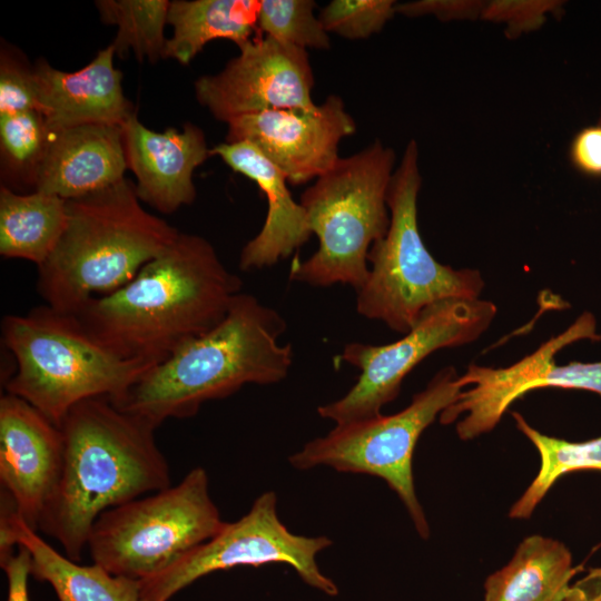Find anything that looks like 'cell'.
Returning <instances> with one entry per match:
<instances>
[{"instance_id":"cell-1","label":"cell","mask_w":601,"mask_h":601,"mask_svg":"<svg viewBox=\"0 0 601 601\" xmlns=\"http://www.w3.org/2000/svg\"><path fill=\"white\" fill-rule=\"evenodd\" d=\"M240 289L208 240L179 233L129 283L73 315L118 356L154 366L216 326Z\"/></svg>"},{"instance_id":"cell-2","label":"cell","mask_w":601,"mask_h":601,"mask_svg":"<svg viewBox=\"0 0 601 601\" xmlns=\"http://www.w3.org/2000/svg\"><path fill=\"white\" fill-rule=\"evenodd\" d=\"M62 467L37 531L80 562L91 528L105 511L171 485L169 465L149 422L109 396L76 404L60 424Z\"/></svg>"},{"instance_id":"cell-3","label":"cell","mask_w":601,"mask_h":601,"mask_svg":"<svg viewBox=\"0 0 601 601\" xmlns=\"http://www.w3.org/2000/svg\"><path fill=\"white\" fill-rule=\"evenodd\" d=\"M285 331L277 311L239 293L216 326L109 398L156 428L169 418L191 417L204 403L228 397L246 384L283 381L293 363L292 345L279 342Z\"/></svg>"},{"instance_id":"cell-4","label":"cell","mask_w":601,"mask_h":601,"mask_svg":"<svg viewBox=\"0 0 601 601\" xmlns=\"http://www.w3.org/2000/svg\"><path fill=\"white\" fill-rule=\"evenodd\" d=\"M178 234L141 206L135 184L126 178L69 199L61 237L38 266V293L51 308L76 314L92 298L129 283Z\"/></svg>"},{"instance_id":"cell-5","label":"cell","mask_w":601,"mask_h":601,"mask_svg":"<svg viewBox=\"0 0 601 601\" xmlns=\"http://www.w3.org/2000/svg\"><path fill=\"white\" fill-rule=\"evenodd\" d=\"M1 338L14 371L6 393L18 396L60 426L78 403L115 398L152 365L126 359L92 337L78 317L43 304L24 315H7Z\"/></svg>"},{"instance_id":"cell-6","label":"cell","mask_w":601,"mask_h":601,"mask_svg":"<svg viewBox=\"0 0 601 601\" xmlns=\"http://www.w3.org/2000/svg\"><path fill=\"white\" fill-rule=\"evenodd\" d=\"M394 151L375 141L318 177L300 197L317 250L294 260L289 278L312 286L344 284L358 290L367 279V256L388 229L386 196Z\"/></svg>"},{"instance_id":"cell-7","label":"cell","mask_w":601,"mask_h":601,"mask_svg":"<svg viewBox=\"0 0 601 601\" xmlns=\"http://www.w3.org/2000/svg\"><path fill=\"white\" fill-rule=\"evenodd\" d=\"M420 187L418 150L411 140L388 185L387 233L371 247L372 267L357 290L358 314L403 335L426 307L450 298H480L484 287L479 270L454 269L427 250L417 225Z\"/></svg>"},{"instance_id":"cell-8","label":"cell","mask_w":601,"mask_h":601,"mask_svg":"<svg viewBox=\"0 0 601 601\" xmlns=\"http://www.w3.org/2000/svg\"><path fill=\"white\" fill-rule=\"evenodd\" d=\"M224 524L209 493L207 472L198 466L176 485L101 513L87 549L92 563L140 581L211 539Z\"/></svg>"},{"instance_id":"cell-9","label":"cell","mask_w":601,"mask_h":601,"mask_svg":"<svg viewBox=\"0 0 601 601\" xmlns=\"http://www.w3.org/2000/svg\"><path fill=\"white\" fill-rule=\"evenodd\" d=\"M459 378L453 366L440 370L402 411L335 425L290 455L289 464L299 471L324 465L384 480L404 503L418 535L427 539L428 522L415 493L413 454L422 433L457 398Z\"/></svg>"},{"instance_id":"cell-10","label":"cell","mask_w":601,"mask_h":601,"mask_svg":"<svg viewBox=\"0 0 601 601\" xmlns=\"http://www.w3.org/2000/svg\"><path fill=\"white\" fill-rule=\"evenodd\" d=\"M496 306L481 298H450L426 307L398 341L385 345L348 343L339 358L361 373L337 401L321 405V417L336 425L381 415L394 401L405 376L425 357L441 348L476 341L491 325Z\"/></svg>"},{"instance_id":"cell-11","label":"cell","mask_w":601,"mask_h":601,"mask_svg":"<svg viewBox=\"0 0 601 601\" xmlns=\"http://www.w3.org/2000/svg\"><path fill=\"white\" fill-rule=\"evenodd\" d=\"M332 543L324 535L306 536L290 532L278 518L276 493L266 491L240 519L225 522L211 539L157 574L140 580V599L169 601L207 574L268 563H285L307 585L328 597H336L339 592L337 584L321 571L316 561V555Z\"/></svg>"},{"instance_id":"cell-12","label":"cell","mask_w":601,"mask_h":601,"mask_svg":"<svg viewBox=\"0 0 601 601\" xmlns=\"http://www.w3.org/2000/svg\"><path fill=\"white\" fill-rule=\"evenodd\" d=\"M600 338L594 315L583 312L564 332L510 366L493 368L470 364L459 378L463 390L441 413L440 422L447 425L463 416L456 424V433L467 441L492 431L510 405L531 391L556 387L583 390L601 396V361L560 365L554 358L572 343Z\"/></svg>"},{"instance_id":"cell-13","label":"cell","mask_w":601,"mask_h":601,"mask_svg":"<svg viewBox=\"0 0 601 601\" xmlns=\"http://www.w3.org/2000/svg\"><path fill=\"white\" fill-rule=\"evenodd\" d=\"M216 75L195 82L198 102L219 121L274 109H315L307 51L268 36L239 47Z\"/></svg>"},{"instance_id":"cell-14","label":"cell","mask_w":601,"mask_h":601,"mask_svg":"<svg viewBox=\"0 0 601 601\" xmlns=\"http://www.w3.org/2000/svg\"><path fill=\"white\" fill-rule=\"evenodd\" d=\"M356 131L341 97L331 95L315 109H274L236 117L227 122L225 142L255 145L293 185L329 171L339 141Z\"/></svg>"},{"instance_id":"cell-15","label":"cell","mask_w":601,"mask_h":601,"mask_svg":"<svg viewBox=\"0 0 601 601\" xmlns=\"http://www.w3.org/2000/svg\"><path fill=\"white\" fill-rule=\"evenodd\" d=\"M63 459L59 426L27 401L0 398V483L18 515L37 531L58 484Z\"/></svg>"},{"instance_id":"cell-16","label":"cell","mask_w":601,"mask_h":601,"mask_svg":"<svg viewBox=\"0 0 601 601\" xmlns=\"http://www.w3.org/2000/svg\"><path fill=\"white\" fill-rule=\"evenodd\" d=\"M127 167L136 176L140 201L162 214L190 205L196 197L194 170L209 157L204 131L191 122L162 132L131 115L122 125Z\"/></svg>"},{"instance_id":"cell-17","label":"cell","mask_w":601,"mask_h":601,"mask_svg":"<svg viewBox=\"0 0 601 601\" xmlns=\"http://www.w3.org/2000/svg\"><path fill=\"white\" fill-rule=\"evenodd\" d=\"M115 55L110 45L75 72L43 59L36 62L39 111L52 131L90 124L121 126L135 114L124 95L122 73L114 66Z\"/></svg>"},{"instance_id":"cell-18","label":"cell","mask_w":601,"mask_h":601,"mask_svg":"<svg viewBox=\"0 0 601 601\" xmlns=\"http://www.w3.org/2000/svg\"><path fill=\"white\" fill-rule=\"evenodd\" d=\"M121 126L90 124L52 131L35 190L66 200L108 188L127 169Z\"/></svg>"},{"instance_id":"cell-19","label":"cell","mask_w":601,"mask_h":601,"mask_svg":"<svg viewBox=\"0 0 601 601\" xmlns=\"http://www.w3.org/2000/svg\"><path fill=\"white\" fill-rule=\"evenodd\" d=\"M233 170L254 180L267 199V215L260 231L243 248V270L259 269L287 258L311 237L304 207L295 201L285 175L253 144L223 142L209 149Z\"/></svg>"},{"instance_id":"cell-20","label":"cell","mask_w":601,"mask_h":601,"mask_svg":"<svg viewBox=\"0 0 601 601\" xmlns=\"http://www.w3.org/2000/svg\"><path fill=\"white\" fill-rule=\"evenodd\" d=\"M18 545L31 555V575L47 582L58 601H141L139 581L115 575L100 565H83L49 544L17 513L13 503L1 494L0 558Z\"/></svg>"},{"instance_id":"cell-21","label":"cell","mask_w":601,"mask_h":601,"mask_svg":"<svg viewBox=\"0 0 601 601\" xmlns=\"http://www.w3.org/2000/svg\"><path fill=\"white\" fill-rule=\"evenodd\" d=\"M578 571L564 543L530 535L506 565L486 578L483 601H564Z\"/></svg>"},{"instance_id":"cell-22","label":"cell","mask_w":601,"mask_h":601,"mask_svg":"<svg viewBox=\"0 0 601 601\" xmlns=\"http://www.w3.org/2000/svg\"><path fill=\"white\" fill-rule=\"evenodd\" d=\"M260 0H175L170 1L167 23L173 37L167 39L165 59L188 65L216 39H229L238 47L254 40L258 29Z\"/></svg>"},{"instance_id":"cell-23","label":"cell","mask_w":601,"mask_h":601,"mask_svg":"<svg viewBox=\"0 0 601 601\" xmlns=\"http://www.w3.org/2000/svg\"><path fill=\"white\" fill-rule=\"evenodd\" d=\"M67 221V200L35 190L18 194L0 188V255L43 264Z\"/></svg>"},{"instance_id":"cell-24","label":"cell","mask_w":601,"mask_h":601,"mask_svg":"<svg viewBox=\"0 0 601 601\" xmlns=\"http://www.w3.org/2000/svg\"><path fill=\"white\" fill-rule=\"evenodd\" d=\"M512 416L516 427L538 450L540 467L525 492L512 505L510 518L529 519L562 475L575 471H601V435L582 442H571L539 432L518 412H512Z\"/></svg>"},{"instance_id":"cell-25","label":"cell","mask_w":601,"mask_h":601,"mask_svg":"<svg viewBox=\"0 0 601 601\" xmlns=\"http://www.w3.org/2000/svg\"><path fill=\"white\" fill-rule=\"evenodd\" d=\"M105 24L117 26L111 43L116 55L131 49L139 61L155 63L165 59V24L170 1L167 0H98L95 2Z\"/></svg>"},{"instance_id":"cell-26","label":"cell","mask_w":601,"mask_h":601,"mask_svg":"<svg viewBox=\"0 0 601 601\" xmlns=\"http://www.w3.org/2000/svg\"><path fill=\"white\" fill-rule=\"evenodd\" d=\"M52 136L38 110L0 115L2 166L22 184L36 185V175Z\"/></svg>"},{"instance_id":"cell-27","label":"cell","mask_w":601,"mask_h":601,"mask_svg":"<svg viewBox=\"0 0 601 601\" xmlns=\"http://www.w3.org/2000/svg\"><path fill=\"white\" fill-rule=\"evenodd\" d=\"M313 0H260L258 29L264 36L303 49H328L327 31L313 13Z\"/></svg>"},{"instance_id":"cell-28","label":"cell","mask_w":601,"mask_h":601,"mask_svg":"<svg viewBox=\"0 0 601 601\" xmlns=\"http://www.w3.org/2000/svg\"><path fill=\"white\" fill-rule=\"evenodd\" d=\"M392 0H333L319 13L324 29L356 40L378 32L395 12Z\"/></svg>"},{"instance_id":"cell-29","label":"cell","mask_w":601,"mask_h":601,"mask_svg":"<svg viewBox=\"0 0 601 601\" xmlns=\"http://www.w3.org/2000/svg\"><path fill=\"white\" fill-rule=\"evenodd\" d=\"M38 110V85L33 67L3 50L0 59V115Z\"/></svg>"},{"instance_id":"cell-30","label":"cell","mask_w":601,"mask_h":601,"mask_svg":"<svg viewBox=\"0 0 601 601\" xmlns=\"http://www.w3.org/2000/svg\"><path fill=\"white\" fill-rule=\"evenodd\" d=\"M8 581L7 601H30L28 579L31 575V555L27 548L18 545L10 555L0 559Z\"/></svg>"},{"instance_id":"cell-31","label":"cell","mask_w":601,"mask_h":601,"mask_svg":"<svg viewBox=\"0 0 601 601\" xmlns=\"http://www.w3.org/2000/svg\"><path fill=\"white\" fill-rule=\"evenodd\" d=\"M571 155L575 166L594 176L601 175V126L583 129L575 137Z\"/></svg>"},{"instance_id":"cell-32","label":"cell","mask_w":601,"mask_h":601,"mask_svg":"<svg viewBox=\"0 0 601 601\" xmlns=\"http://www.w3.org/2000/svg\"><path fill=\"white\" fill-rule=\"evenodd\" d=\"M568 601H601V566L590 569L587 577L571 585Z\"/></svg>"},{"instance_id":"cell-33","label":"cell","mask_w":601,"mask_h":601,"mask_svg":"<svg viewBox=\"0 0 601 601\" xmlns=\"http://www.w3.org/2000/svg\"><path fill=\"white\" fill-rule=\"evenodd\" d=\"M599 125L601 126V118H600V124Z\"/></svg>"}]
</instances>
